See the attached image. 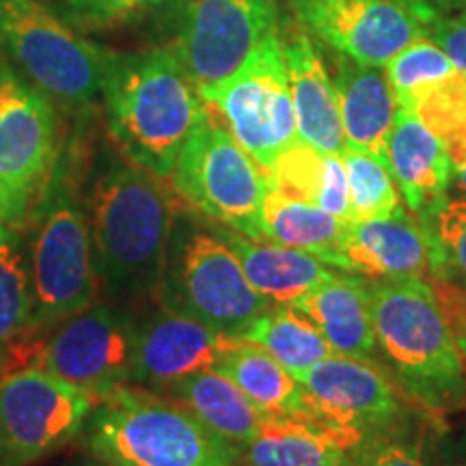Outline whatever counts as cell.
I'll return each mask as SVG.
<instances>
[{
	"instance_id": "1",
	"label": "cell",
	"mask_w": 466,
	"mask_h": 466,
	"mask_svg": "<svg viewBox=\"0 0 466 466\" xmlns=\"http://www.w3.org/2000/svg\"><path fill=\"white\" fill-rule=\"evenodd\" d=\"M86 208L100 288L110 296H154L182 208L173 184L127 160L110 162Z\"/></svg>"
},
{
	"instance_id": "2",
	"label": "cell",
	"mask_w": 466,
	"mask_h": 466,
	"mask_svg": "<svg viewBox=\"0 0 466 466\" xmlns=\"http://www.w3.org/2000/svg\"><path fill=\"white\" fill-rule=\"evenodd\" d=\"M110 138L127 162L171 177L208 104L168 48L110 52L102 85Z\"/></svg>"
},
{
	"instance_id": "3",
	"label": "cell",
	"mask_w": 466,
	"mask_h": 466,
	"mask_svg": "<svg viewBox=\"0 0 466 466\" xmlns=\"http://www.w3.org/2000/svg\"><path fill=\"white\" fill-rule=\"evenodd\" d=\"M22 233H28L25 258L33 294L28 337L39 339L89 309L102 289L93 264L89 217L80 195L76 156L67 151V145Z\"/></svg>"
},
{
	"instance_id": "4",
	"label": "cell",
	"mask_w": 466,
	"mask_h": 466,
	"mask_svg": "<svg viewBox=\"0 0 466 466\" xmlns=\"http://www.w3.org/2000/svg\"><path fill=\"white\" fill-rule=\"evenodd\" d=\"M83 445L115 466H238L240 450L190 408L154 389L124 384L96 401Z\"/></svg>"
},
{
	"instance_id": "5",
	"label": "cell",
	"mask_w": 466,
	"mask_h": 466,
	"mask_svg": "<svg viewBox=\"0 0 466 466\" xmlns=\"http://www.w3.org/2000/svg\"><path fill=\"white\" fill-rule=\"evenodd\" d=\"M376 341L419 400L464 401V360L432 285L421 279L370 283Z\"/></svg>"
},
{
	"instance_id": "6",
	"label": "cell",
	"mask_w": 466,
	"mask_h": 466,
	"mask_svg": "<svg viewBox=\"0 0 466 466\" xmlns=\"http://www.w3.org/2000/svg\"><path fill=\"white\" fill-rule=\"evenodd\" d=\"M186 212L179 208L175 218L154 299L162 309L238 339L270 302L250 285L229 247Z\"/></svg>"
},
{
	"instance_id": "7",
	"label": "cell",
	"mask_w": 466,
	"mask_h": 466,
	"mask_svg": "<svg viewBox=\"0 0 466 466\" xmlns=\"http://www.w3.org/2000/svg\"><path fill=\"white\" fill-rule=\"evenodd\" d=\"M0 42L61 113L85 115L102 97L110 52L80 37L46 0H0Z\"/></svg>"
},
{
	"instance_id": "8",
	"label": "cell",
	"mask_w": 466,
	"mask_h": 466,
	"mask_svg": "<svg viewBox=\"0 0 466 466\" xmlns=\"http://www.w3.org/2000/svg\"><path fill=\"white\" fill-rule=\"evenodd\" d=\"M168 179L179 199L214 225L242 233L248 240H268L266 171L231 137L209 106L184 143Z\"/></svg>"
},
{
	"instance_id": "9",
	"label": "cell",
	"mask_w": 466,
	"mask_h": 466,
	"mask_svg": "<svg viewBox=\"0 0 466 466\" xmlns=\"http://www.w3.org/2000/svg\"><path fill=\"white\" fill-rule=\"evenodd\" d=\"M63 147L61 110L0 56V218L14 231H25Z\"/></svg>"
},
{
	"instance_id": "10",
	"label": "cell",
	"mask_w": 466,
	"mask_h": 466,
	"mask_svg": "<svg viewBox=\"0 0 466 466\" xmlns=\"http://www.w3.org/2000/svg\"><path fill=\"white\" fill-rule=\"evenodd\" d=\"M168 50L206 100L277 33L279 0H177Z\"/></svg>"
},
{
	"instance_id": "11",
	"label": "cell",
	"mask_w": 466,
	"mask_h": 466,
	"mask_svg": "<svg viewBox=\"0 0 466 466\" xmlns=\"http://www.w3.org/2000/svg\"><path fill=\"white\" fill-rule=\"evenodd\" d=\"M206 104L264 171L299 141L285 48L279 33L268 35L248 61L225 85L209 93Z\"/></svg>"
},
{
	"instance_id": "12",
	"label": "cell",
	"mask_w": 466,
	"mask_h": 466,
	"mask_svg": "<svg viewBox=\"0 0 466 466\" xmlns=\"http://www.w3.org/2000/svg\"><path fill=\"white\" fill-rule=\"evenodd\" d=\"M96 406L89 395L22 367L0 382V466H33L80 436Z\"/></svg>"
},
{
	"instance_id": "13",
	"label": "cell",
	"mask_w": 466,
	"mask_h": 466,
	"mask_svg": "<svg viewBox=\"0 0 466 466\" xmlns=\"http://www.w3.org/2000/svg\"><path fill=\"white\" fill-rule=\"evenodd\" d=\"M134 322L137 318L124 307L91 305L39 337L28 365L100 401L130 384Z\"/></svg>"
},
{
	"instance_id": "14",
	"label": "cell",
	"mask_w": 466,
	"mask_h": 466,
	"mask_svg": "<svg viewBox=\"0 0 466 466\" xmlns=\"http://www.w3.org/2000/svg\"><path fill=\"white\" fill-rule=\"evenodd\" d=\"M296 380L305 391V417L333 430L352 447L387 434L400 421L391 380L367 359L333 354Z\"/></svg>"
},
{
	"instance_id": "15",
	"label": "cell",
	"mask_w": 466,
	"mask_h": 466,
	"mask_svg": "<svg viewBox=\"0 0 466 466\" xmlns=\"http://www.w3.org/2000/svg\"><path fill=\"white\" fill-rule=\"evenodd\" d=\"M299 25L337 55L371 67L425 37V28L393 0H291Z\"/></svg>"
},
{
	"instance_id": "16",
	"label": "cell",
	"mask_w": 466,
	"mask_h": 466,
	"mask_svg": "<svg viewBox=\"0 0 466 466\" xmlns=\"http://www.w3.org/2000/svg\"><path fill=\"white\" fill-rule=\"evenodd\" d=\"M233 339L236 337L160 307V311L134 322L130 382L162 391L168 384L217 365Z\"/></svg>"
},
{
	"instance_id": "17",
	"label": "cell",
	"mask_w": 466,
	"mask_h": 466,
	"mask_svg": "<svg viewBox=\"0 0 466 466\" xmlns=\"http://www.w3.org/2000/svg\"><path fill=\"white\" fill-rule=\"evenodd\" d=\"M341 253L348 272L371 281H430L432 277L428 236L401 206L387 218L350 223Z\"/></svg>"
},
{
	"instance_id": "18",
	"label": "cell",
	"mask_w": 466,
	"mask_h": 466,
	"mask_svg": "<svg viewBox=\"0 0 466 466\" xmlns=\"http://www.w3.org/2000/svg\"><path fill=\"white\" fill-rule=\"evenodd\" d=\"M387 156L408 212L425 225L445 203L453 179L445 145L415 113L398 108L387 138Z\"/></svg>"
},
{
	"instance_id": "19",
	"label": "cell",
	"mask_w": 466,
	"mask_h": 466,
	"mask_svg": "<svg viewBox=\"0 0 466 466\" xmlns=\"http://www.w3.org/2000/svg\"><path fill=\"white\" fill-rule=\"evenodd\" d=\"M285 66L289 76L291 102L296 115L299 141L324 154H343L348 147L343 134L335 85L326 72L316 46L307 35L283 42Z\"/></svg>"
},
{
	"instance_id": "20",
	"label": "cell",
	"mask_w": 466,
	"mask_h": 466,
	"mask_svg": "<svg viewBox=\"0 0 466 466\" xmlns=\"http://www.w3.org/2000/svg\"><path fill=\"white\" fill-rule=\"evenodd\" d=\"M209 231L229 247L250 285L270 305H291L305 291L337 275L326 268L322 259L305 250L285 247L275 240H248L247 236L223 225L212 223Z\"/></svg>"
},
{
	"instance_id": "21",
	"label": "cell",
	"mask_w": 466,
	"mask_h": 466,
	"mask_svg": "<svg viewBox=\"0 0 466 466\" xmlns=\"http://www.w3.org/2000/svg\"><path fill=\"white\" fill-rule=\"evenodd\" d=\"M335 93L346 143L376 156L389 167L387 138L393 127L398 102L380 67L363 66L337 55Z\"/></svg>"
},
{
	"instance_id": "22",
	"label": "cell",
	"mask_w": 466,
	"mask_h": 466,
	"mask_svg": "<svg viewBox=\"0 0 466 466\" xmlns=\"http://www.w3.org/2000/svg\"><path fill=\"white\" fill-rule=\"evenodd\" d=\"M296 311L318 326L335 354L370 359L376 350V330L371 322L370 283L363 279L337 275L305 291L291 302Z\"/></svg>"
},
{
	"instance_id": "23",
	"label": "cell",
	"mask_w": 466,
	"mask_h": 466,
	"mask_svg": "<svg viewBox=\"0 0 466 466\" xmlns=\"http://www.w3.org/2000/svg\"><path fill=\"white\" fill-rule=\"evenodd\" d=\"M354 447L311 419L266 415L244 447L248 466H348Z\"/></svg>"
},
{
	"instance_id": "24",
	"label": "cell",
	"mask_w": 466,
	"mask_h": 466,
	"mask_svg": "<svg viewBox=\"0 0 466 466\" xmlns=\"http://www.w3.org/2000/svg\"><path fill=\"white\" fill-rule=\"evenodd\" d=\"M160 393L182 401L209 430L240 451L255 439L266 419V412L255 406L236 382L212 367L168 384Z\"/></svg>"
},
{
	"instance_id": "25",
	"label": "cell",
	"mask_w": 466,
	"mask_h": 466,
	"mask_svg": "<svg viewBox=\"0 0 466 466\" xmlns=\"http://www.w3.org/2000/svg\"><path fill=\"white\" fill-rule=\"evenodd\" d=\"M212 370L236 382L266 415L305 417L307 400L300 382L264 348L233 339Z\"/></svg>"
},
{
	"instance_id": "26",
	"label": "cell",
	"mask_w": 466,
	"mask_h": 466,
	"mask_svg": "<svg viewBox=\"0 0 466 466\" xmlns=\"http://www.w3.org/2000/svg\"><path fill=\"white\" fill-rule=\"evenodd\" d=\"M350 223H343L313 203L296 201L268 188L264 201V227L268 240L316 255L324 264L348 272L343 240Z\"/></svg>"
},
{
	"instance_id": "27",
	"label": "cell",
	"mask_w": 466,
	"mask_h": 466,
	"mask_svg": "<svg viewBox=\"0 0 466 466\" xmlns=\"http://www.w3.org/2000/svg\"><path fill=\"white\" fill-rule=\"evenodd\" d=\"M238 339L264 348L294 378L335 354L318 326L291 305H270Z\"/></svg>"
},
{
	"instance_id": "28",
	"label": "cell",
	"mask_w": 466,
	"mask_h": 466,
	"mask_svg": "<svg viewBox=\"0 0 466 466\" xmlns=\"http://www.w3.org/2000/svg\"><path fill=\"white\" fill-rule=\"evenodd\" d=\"M384 67H387L384 74H387L395 102L400 108L410 110V113H415L421 96H425L436 83H441L442 78L456 72L451 58L428 35L406 46Z\"/></svg>"
},
{
	"instance_id": "29",
	"label": "cell",
	"mask_w": 466,
	"mask_h": 466,
	"mask_svg": "<svg viewBox=\"0 0 466 466\" xmlns=\"http://www.w3.org/2000/svg\"><path fill=\"white\" fill-rule=\"evenodd\" d=\"M415 115L450 154L453 171L466 165V72L456 69L417 102Z\"/></svg>"
},
{
	"instance_id": "30",
	"label": "cell",
	"mask_w": 466,
	"mask_h": 466,
	"mask_svg": "<svg viewBox=\"0 0 466 466\" xmlns=\"http://www.w3.org/2000/svg\"><path fill=\"white\" fill-rule=\"evenodd\" d=\"M341 158L348 175L352 223L391 217L400 208V192L395 188L391 168L376 156L350 145Z\"/></svg>"
},
{
	"instance_id": "31",
	"label": "cell",
	"mask_w": 466,
	"mask_h": 466,
	"mask_svg": "<svg viewBox=\"0 0 466 466\" xmlns=\"http://www.w3.org/2000/svg\"><path fill=\"white\" fill-rule=\"evenodd\" d=\"M421 227L428 236L432 277L466 289V197L445 199Z\"/></svg>"
},
{
	"instance_id": "32",
	"label": "cell",
	"mask_w": 466,
	"mask_h": 466,
	"mask_svg": "<svg viewBox=\"0 0 466 466\" xmlns=\"http://www.w3.org/2000/svg\"><path fill=\"white\" fill-rule=\"evenodd\" d=\"M33 318L31 279L20 236L0 244V343L26 339Z\"/></svg>"
},
{
	"instance_id": "33",
	"label": "cell",
	"mask_w": 466,
	"mask_h": 466,
	"mask_svg": "<svg viewBox=\"0 0 466 466\" xmlns=\"http://www.w3.org/2000/svg\"><path fill=\"white\" fill-rule=\"evenodd\" d=\"M326 162L329 154L296 141L266 171L268 188L289 199L318 206L326 182Z\"/></svg>"
},
{
	"instance_id": "34",
	"label": "cell",
	"mask_w": 466,
	"mask_h": 466,
	"mask_svg": "<svg viewBox=\"0 0 466 466\" xmlns=\"http://www.w3.org/2000/svg\"><path fill=\"white\" fill-rule=\"evenodd\" d=\"M348 466H430L419 442L370 439L354 447Z\"/></svg>"
},
{
	"instance_id": "35",
	"label": "cell",
	"mask_w": 466,
	"mask_h": 466,
	"mask_svg": "<svg viewBox=\"0 0 466 466\" xmlns=\"http://www.w3.org/2000/svg\"><path fill=\"white\" fill-rule=\"evenodd\" d=\"M154 3L160 0H63V9L76 26L102 28Z\"/></svg>"
},
{
	"instance_id": "36",
	"label": "cell",
	"mask_w": 466,
	"mask_h": 466,
	"mask_svg": "<svg viewBox=\"0 0 466 466\" xmlns=\"http://www.w3.org/2000/svg\"><path fill=\"white\" fill-rule=\"evenodd\" d=\"M436 299H439L442 311H445L447 322L451 326L453 339L460 350V357L466 360V289L453 285L445 279H430Z\"/></svg>"
},
{
	"instance_id": "37",
	"label": "cell",
	"mask_w": 466,
	"mask_h": 466,
	"mask_svg": "<svg viewBox=\"0 0 466 466\" xmlns=\"http://www.w3.org/2000/svg\"><path fill=\"white\" fill-rule=\"evenodd\" d=\"M406 9L425 28H432L445 20L466 14V0H393Z\"/></svg>"
},
{
	"instance_id": "38",
	"label": "cell",
	"mask_w": 466,
	"mask_h": 466,
	"mask_svg": "<svg viewBox=\"0 0 466 466\" xmlns=\"http://www.w3.org/2000/svg\"><path fill=\"white\" fill-rule=\"evenodd\" d=\"M430 39L439 44L460 72H466V14L428 28Z\"/></svg>"
},
{
	"instance_id": "39",
	"label": "cell",
	"mask_w": 466,
	"mask_h": 466,
	"mask_svg": "<svg viewBox=\"0 0 466 466\" xmlns=\"http://www.w3.org/2000/svg\"><path fill=\"white\" fill-rule=\"evenodd\" d=\"M35 341L37 339L26 337V339H20L14 343H0V382H3V378H7L11 371L28 367L33 357Z\"/></svg>"
},
{
	"instance_id": "40",
	"label": "cell",
	"mask_w": 466,
	"mask_h": 466,
	"mask_svg": "<svg viewBox=\"0 0 466 466\" xmlns=\"http://www.w3.org/2000/svg\"><path fill=\"white\" fill-rule=\"evenodd\" d=\"M17 236H20V233L11 229V227L5 223L3 218H0V244L7 242V240H14V238H17Z\"/></svg>"
},
{
	"instance_id": "41",
	"label": "cell",
	"mask_w": 466,
	"mask_h": 466,
	"mask_svg": "<svg viewBox=\"0 0 466 466\" xmlns=\"http://www.w3.org/2000/svg\"><path fill=\"white\" fill-rule=\"evenodd\" d=\"M453 175H456V184H458V188L462 190V192H466V165H464V167H460V168H456V171H453Z\"/></svg>"
},
{
	"instance_id": "42",
	"label": "cell",
	"mask_w": 466,
	"mask_h": 466,
	"mask_svg": "<svg viewBox=\"0 0 466 466\" xmlns=\"http://www.w3.org/2000/svg\"><path fill=\"white\" fill-rule=\"evenodd\" d=\"M69 466H115V464H108V462H102V460H85V462H76V464H69Z\"/></svg>"
},
{
	"instance_id": "43",
	"label": "cell",
	"mask_w": 466,
	"mask_h": 466,
	"mask_svg": "<svg viewBox=\"0 0 466 466\" xmlns=\"http://www.w3.org/2000/svg\"><path fill=\"white\" fill-rule=\"evenodd\" d=\"M464 378H466V360H464ZM464 404H466V393H464Z\"/></svg>"
},
{
	"instance_id": "44",
	"label": "cell",
	"mask_w": 466,
	"mask_h": 466,
	"mask_svg": "<svg viewBox=\"0 0 466 466\" xmlns=\"http://www.w3.org/2000/svg\"><path fill=\"white\" fill-rule=\"evenodd\" d=\"M453 466H466V462H460V464H453Z\"/></svg>"
}]
</instances>
